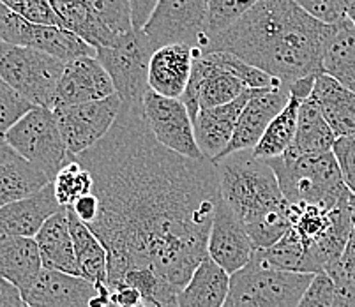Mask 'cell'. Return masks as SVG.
Masks as SVG:
<instances>
[{"label":"cell","instance_id":"836d02e7","mask_svg":"<svg viewBox=\"0 0 355 307\" xmlns=\"http://www.w3.org/2000/svg\"><path fill=\"white\" fill-rule=\"evenodd\" d=\"M211 60H214L218 66L225 67L227 71L234 73L237 78L246 83L248 89H269V87H276L279 83L274 78H270L269 74L263 71L257 69V67L250 66L248 62L241 60L239 57L232 53H225V51H212V53H205Z\"/></svg>","mask_w":355,"mask_h":307},{"label":"cell","instance_id":"5b68a950","mask_svg":"<svg viewBox=\"0 0 355 307\" xmlns=\"http://www.w3.org/2000/svg\"><path fill=\"white\" fill-rule=\"evenodd\" d=\"M60 27L99 48L117 46L133 30L128 0H50Z\"/></svg>","mask_w":355,"mask_h":307},{"label":"cell","instance_id":"ab89813d","mask_svg":"<svg viewBox=\"0 0 355 307\" xmlns=\"http://www.w3.org/2000/svg\"><path fill=\"white\" fill-rule=\"evenodd\" d=\"M334 283V297L332 307H355V281L350 279L340 268V263L325 272Z\"/></svg>","mask_w":355,"mask_h":307},{"label":"cell","instance_id":"e0dca14e","mask_svg":"<svg viewBox=\"0 0 355 307\" xmlns=\"http://www.w3.org/2000/svg\"><path fill=\"white\" fill-rule=\"evenodd\" d=\"M254 251L246 226L219 198L209 234V258L232 276L253 260Z\"/></svg>","mask_w":355,"mask_h":307},{"label":"cell","instance_id":"d6a6232c","mask_svg":"<svg viewBox=\"0 0 355 307\" xmlns=\"http://www.w3.org/2000/svg\"><path fill=\"white\" fill-rule=\"evenodd\" d=\"M257 2L258 0H209L207 43L209 40L230 28Z\"/></svg>","mask_w":355,"mask_h":307},{"label":"cell","instance_id":"8992f818","mask_svg":"<svg viewBox=\"0 0 355 307\" xmlns=\"http://www.w3.org/2000/svg\"><path fill=\"white\" fill-rule=\"evenodd\" d=\"M313 277V274L274 270L253 258L232 274L230 292L223 307H297Z\"/></svg>","mask_w":355,"mask_h":307},{"label":"cell","instance_id":"9c48e42d","mask_svg":"<svg viewBox=\"0 0 355 307\" xmlns=\"http://www.w3.org/2000/svg\"><path fill=\"white\" fill-rule=\"evenodd\" d=\"M4 140L18 156L46 173L51 182L73 157L64 143L55 113L48 108L35 106L31 109L6 132Z\"/></svg>","mask_w":355,"mask_h":307},{"label":"cell","instance_id":"7a4b0ae2","mask_svg":"<svg viewBox=\"0 0 355 307\" xmlns=\"http://www.w3.org/2000/svg\"><path fill=\"white\" fill-rule=\"evenodd\" d=\"M332 32L293 0H258L200 55L225 51L290 87L322 73V55Z\"/></svg>","mask_w":355,"mask_h":307},{"label":"cell","instance_id":"603a6c76","mask_svg":"<svg viewBox=\"0 0 355 307\" xmlns=\"http://www.w3.org/2000/svg\"><path fill=\"white\" fill-rule=\"evenodd\" d=\"M34 240L40 247L43 268L71 274V276H80L76 256H74L73 237L69 231L67 207H62L59 212H55L44 222Z\"/></svg>","mask_w":355,"mask_h":307},{"label":"cell","instance_id":"c3c4849f","mask_svg":"<svg viewBox=\"0 0 355 307\" xmlns=\"http://www.w3.org/2000/svg\"><path fill=\"white\" fill-rule=\"evenodd\" d=\"M350 2H352V0H345V4H347V6L350 4Z\"/></svg>","mask_w":355,"mask_h":307},{"label":"cell","instance_id":"83f0119b","mask_svg":"<svg viewBox=\"0 0 355 307\" xmlns=\"http://www.w3.org/2000/svg\"><path fill=\"white\" fill-rule=\"evenodd\" d=\"M336 134L329 128L327 121L322 115L320 108L315 99L309 96L299 106V119H297V132L292 148L299 156H313V154H325L331 152L336 143Z\"/></svg>","mask_w":355,"mask_h":307},{"label":"cell","instance_id":"277c9868","mask_svg":"<svg viewBox=\"0 0 355 307\" xmlns=\"http://www.w3.org/2000/svg\"><path fill=\"white\" fill-rule=\"evenodd\" d=\"M276 173L282 193L290 205H315L332 210L348 202L352 193L341 175L334 154L299 156L292 148L267 161Z\"/></svg>","mask_w":355,"mask_h":307},{"label":"cell","instance_id":"4dcf8cb0","mask_svg":"<svg viewBox=\"0 0 355 307\" xmlns=\"http://www.w3.org/2000/svg\"><path fill=\"white\" fill-rule=\"evenodd\" d=\"M254 260L266 267L283 272L308 274V258H306V245L295 229L290 228L285 237L267 249H257L253 254Z\"/></svg>","mask_w":355,"mask_h":307},{"label":"cell","instance_id":"7bdbcfd3","mask_svg":"<svg viewBox=\"0 0 355 307\" xmlns=\"http://www.w3.org/2000/svg\"><path fill=\"white\" fill-rule=\"evenodd\" d=\"M0 307H32L27 300L24 299L21 292L12 284L2 281L0 288Z\"/></svg>","mask_w":355,"mask_h":307},{"label":"cell","instance_id":"e575fe53","mask_svg":"<svg viewBox=\"0 0 355 307\" xmlns=\"http://www.w3.org/2000/svg\"><path fill=\"white\" fill-rule=\"evenodd\" d=\"M35 106L0 80V138Z\"/></svg>","mask_w":355,"mask_h":307},{"label":"cell","instance_id":"cb8c5ba5","mask_svg":"<svg viewBox=\"0 0 355 307\" xmlns=\"http://www.w3.org/2000/svg\"><path fill=\"white\" fill-rule=\"evenodd\" d=\"M311 98L315 99L322 115L336 138L355 134V92L345 89L341 83L320 73L315 80Z\"/></svg>","mask_w":355,"mask_h":307},{"label":"cell","instance_id":"4fadbf2b","mask_svg":"<svg viewBox=\"0 0 355 307\" xmlns=\"http://www.w3.org/2000/svg\"><path fill=\"white\" fill-rule=\"evenodd\" d=\"M144 117L154 138L168 150L188 159H207L196 143L195 125L180 99L164 98L148 89L144 98Z\"/></svg>","mask_w":355,"mask_h":307},{"label":"cell","instance_id":"681fc988","mask_svg":"<svg viewBox=\"0 0 355 307\" xmlns=\"http://www.w3.org/2000/svg\"><path fill=\"white\" fill-rule=\"evenodd\" d=\"M2 281H4V279H2V277H0V288H2Z\"/></svg>","mask_w":355,"mask_h":307},{"label":"cell","instance_id":"f6af8a7d","mask_svg":"<svg viewBox=\"0 0 355 307\" xmlns=\"http://www.w3.org/2000/svg\"><path fill=\"white\" fill-rule=\"evenodd\" d=\"M15 157H18V154L9 147V143L4 138H0V164L6 163V161L15 159Z\"/></svg>","mask_w":355,"mask_h":307},{"label":"cell","instance_id":"7dc6e473","mask_svg":"<svg viewBox=\"0 0 355 307\" xmlns=\"http://www.w3.org/2000/svg\"><path fill=\"white\" fill-rule=\"evenodd\" d=\"M350 216H352V225L355 226V195L350 196Z\"/></svg>","mask_w":355,"mask_h":307},{"label":"cell","instance_id":"ffe728a7","mask_svg":"<svg viewBox=\"0 0 355 307\" xmlns=\"http://www.w3.org/2000/svg\"><path fill=\"white\" fill-rule=\"evenodd\" d=\"M251 96H253V89L242 94L241 98L228 105L200 109L196 119L193 121V125H195L196 143L207 159L214 161L228 147L239 119H241L242 109L246 108Z\"/></svg>","mask_w":355,"mask_h":307},{"label":"cell","instance_id":"30bf717a","mask_svg":"<svg viewBox=\"0 0 355 307\" xmlns=\"http://www.w3.org/2000/svg\"><path fill=\"white\" fill-rule=\"evenodd\" d=\"M209 0H159L141 28L156 50L186 44L200 51L207 44Z\"/></svg>","mask_w":355,"mask_h":307},{"label":"cell","instance_id":"f35d334b","mask_svg":"<svg viewBox=\"0 0 355 307\" xmlns=\"http://www.w3.org/2000/svg\"><path fill=\"white\" fill-rule=\"evenodd\" d=\"M334 283L329 274H316L297 307H332Z\"/></svg>","mask_w":355,"mask_h":307},{"label":"cell","instance_id":"7c38bea8","mask_svg":"<svg viewBox=\"0 0 355 307\" xmlns=\"http://www.w3.org/2000/svg\"><path fill=\"white\" fill-rule=\"evenodd\" d=\"M122 101L117 94L99 101L53 109L67 150L80 156L99 143L117 122Z\"/></svg>","mask_w":355,"mask_h":307},{"label":"cell","instance_id":"44dd1931","mask_svg":"<svg viewBox=\"0 0 355 307\" xmlns=\"http://www.w3.org/2000/svg\"><path fill=\"white\" fill-rule=\"evenodd\" d=\"M60 209L53 184H48L35 195L0 209V235L34 238L44 222Z\"/></svg>","mask_w":355,"mask_h":307},{"label":"cell","instance_id":"74e56055","mask_svg":"<svg viewBox=\"0 0 355 307\" xmlns=\"http://www.w3.org/2000/svg\"><path fill=\"white\" fill-rule=\"evenodd\" d=\"M336 161L340 164L341 175L352 195H355V134L354 137L338 138L332 147Z\"/></svg>","mask_w":355,"mask_h":307},{"label":"cell","instance_id":"8d00e7d4","mask_svg":"<svg viewBox=\"0 0 355 307\" xmlns=\"http://www.w3.org/2000/svg\"><path fill=\"white\" fill-rule=\"evenodd\" d=\"M306 15L325 25H336L347 18L345 0H293Z\"/></svg>","mask_w":355,"mask_h":307},{"label":"cell","instance_id":"7402d4cb","mask_svg":"<svg viewBox=\"0 0 355 307\" xmlns=\"http://www.w3.org/2000/svg\"><path fill=\"white\" fill-rule=\"evenodd\" d=\"M43 270L40 247L34 238L0 235V277L24 295Z\"/></svg>","mask_w":355,"mask_h":307},{"label":"cell","instance_id":"bcb514c9","mask_svg":"<svg viewBox=\"0 0 355 307\" xmlns=\"http://www.w3.org/2000/svg\"><path fill=\"white\" fill-rule=\"evenodd\" d=\"M347 18L352 21V25L355 27V0H352L350 4L347 6Z\"/></svg>","mask_w":355,"mask_h":307},{"label":"cell","instance_id":"d590c367","mask_svg":"<svg viewBox=\"0 0 355 307\" xmlns=\"http://www.w3.org/2000/svg\"><path fill=\"white\" fill-rule=\"evenodd\" d=\"M0 4L31 24L60 27V21L51 8L50 0H0Z\"/></svg>","mask_w":355,"mask_h":307},{"label":"cell","instance_id":"1f68e13d","mask_svg":"<svg viewBox=\"0 0 355 307\" xmlns=\"http://www.w3.org/2000/svg\"><path fill=\"white\" fill-rule=\"evenodd\" d=\"M51 184L60 207H73L82 196L90 195L94 189V180L90 171L80 163L76 156L64 164Z\"/></svg>","mask_w":355,"mask_h":307},{"label":"cell","instance_id":"52a82bcc","mask_svg":"<svg viewBox=\"0 0 355 307\" xmlns=\"http://www.w3.org/2000/svg\"><path fill=\"white\" fill-rule=\"evenodd\" d=\"M66 62L43 51L0 41V80L34 106L50 109Z\"/></svg>","mask_w":355,"mask_h":307},{"label":"cell","instance_id":"8fae6325","mask_svg":"<svg viewBox=\"0 0 355 307\" xmlns=\"http://www.w3.org/2000/svg\"><path fill=\"white\" fill-rule=\"evenodd\" d=\"M0 41L43 51L62 62H73L82 57H96L94 48L73 32L53 25L31 24L2 4H0Z\"/></svg>","mask_w":355,"mask_h":307},{"label":"cell","instance_id":"d4e9b609","mask_svg":"<svg viewBox=\"0 0 355 307\" xmlns=\"http://www.w3.org/2000/svg\"><path fill=\"white\" fill-rule=\"evenodd\" d=\"M230 274L205 258L196 267L191 279L177 295L179 307H223L230 292Z\"/></svg>","mask_w":355,"mask_h":307},{"label":"cell","instance_id":"f1b7e54d","mask_svg":"<svg viewBox=\"0 0 355 307\" xmlns=\"http://www.w3.org/2000/svg\"><path fill=\"white\" fill-rule=\"evenodd\" d=\"M48 184H51L50 177L24 157L6 161L0 164V209L35 195Z\"/></svg>","mask_w":355,"mask_h":307},{"label":"cell","instance_id":"d6986e66","mask_svg":"<svg viewBox=\"0 0 355 307\" xmlns=\"http://www.w3.org/2000/svg\"><path fill=\"white\" fill-rule=\"evenodd\" d=\"M198 53L186 44H170L154 51L148 64V89L164 98H182Z\"/></svg>","mask_w":355,"mask_h":307},{"label":"cell","instance_id":"60d3db41","mask_svg":"<svg viewBox=\"0 0 355 307\" xmlns=\"http://www.w3.org/2000/svg\"><path fill=\"white\" fill-rule=\"evenodd\" d=\"M69 209L73 210L74 216H76L80 221L85 222V225L89 226L90 222L96 221V218H98L99 214V200L94 193H90V195L82 196V198L74 203L73 207H69Z\"/></svg>","mask_w":355,"mask_h":307},{"label":"cell","instance_id":"ac0fdd59","mask_svg":"<svg viewBox=\"0 0 355 307\" xmlns=\"http://www.w3.org/2000/svg\"><path fill=\"white\" fill-rule=\"evenodd\" d=\"M98 286L82 276L43 268L24 299L32 307H89Z\"/></svg>","mask_w":355,"mask_h":307},{"label":"cell","instance_id":"5bb4252c","mask_svg":"<svg viewBox=\"0 0 355 307\" xmlns=\"http://www.w3.org/2000/svg\"><path fill=\"white\" fill-rule=\"evenodd\" d=\"M248 85L234 73L218 66L207 55H196L188 89L180 98L186 105L191 121H195L200 109L228 105L248 92Z\"/></svg>","mask_w":355,"mask_h":307},{"label":"cell","instance_id":"ba28073f","mask_svg":"<svg viewBox=\"0 0 355 307\" xmlns=\"http://www.w3.org/2000/svg\"><path fill=\"white\" fill-rule=\"evenodd\" d=\"M154 51L156 48L138 28L129 32L117 46L96 50V59L114 82L122 108L144 109V98L148 90V64Z\"/></svg>","mask_w":355,"mask_h":307},{"label":"cell","instance_id":"2e32d148","mask_svg":"<svg viewBox=\"0 0 355 307\" xmlns=\"http://www.w3.org/2000/svg\"><path fill=\"white\" fill-rule=\"evenodd\" d=\"M115 94V87L110 74L96 57H82L73 62H66L50 109L67 108L83 103L99 101Z\"/></svg>","mask_w":355,"mask_h":307},{"label":"cell","instance_id":"484cf974","mask_svg":"<svg viewBox=\"0 0 355 307\" xmlns=\"http://www.w3.org/2000/svg\"><path fill=\"white\" fill-rule=\"evenodd\" d=\"M322 73L355 92V27L348 18L332 25L322 55Z\"/></svg>","mask_w":355,"mask_h":307},{"label":"cell","instance_id":"f546056e","mask_svg":"<svg viewBox=\"0 0 355 307\" xmlns=\"http://www.w3.org/2000/svg\"><path fill=\"white\" fill-rule=\"evenodd\" d=\"M301 99H297L295 96H290L288 105L270 122L261 140L251 150L257 159H274V157L283 156L292 147L293 140H295L297 119H299V106H301Z\"/></svg>","mask_w":355,"mask_h":307},{"label":"cell","instance_id":"ee69618b","mask_svg":"<svg viewBox=\"0 0 355 307\" xmlns=\"http://www.w3.org/2000/svg\"><path fill=\"white\" fill-rule=\"evenodd\" d=\"M340 268L350 279L355 281V226L352 228L350 238L345 247V253L340 260Z\"/></svg>","mask_w":355,"mask_h":307},{"label":"cell","instance_id":"b9f144b4","mask_svg":"<svg viewBox=\"0 0 355 307\" xmlns=\"http://www.w3.org/2000/svg\"><path fill=\"white\" fill-rule=\"evenodd\" d=\"M129 8H131V18H133V27L141 30L145 24L148 21L153 15L154 8L159 0H128Z\"/></svg>","mask_w":355,"mask_h":307},{"label":"cell","instance_id":"6da1fadb","mask_svg":"<svg viewBox=\"0 0 355 307\" xmlns=\"http://www.w3.org/2000/svg\"><path fill=\"white\" fill-rule=\"evenodd\" d=\"M76 157L90 171L99 200L89 228L108 253L105 284L145 268L180 292L209 256L219 202L214 163L168 150L154 138L144 109L128 108L96 147Z\"/></svg>","mask_w":355,"mask_h":307},{"label":"cell","instance_id":"3957f363","mask_svg":"<svg viewBox=\"0 0 355 307\" xmlns=\"http://www.w3.org/2000/svg\"><path fill=\"white\" fill-rule=\"evenodd\" d=\"M214 166L219 198L244 226L261 221L288 203L272 168L267 161L257 159L251 150L214 161Z\"/></svg>","mask_w":355,"mask_h":307},{"label":"cell","instance_id":"4316f807","mask_svg":"<svg viewBox=\"0 0 355 307\" xmlns=\"http://www.w3.org/2000/svg\"><path fill=\"white\" fill-rule=\"evenodd\" d=\"M67 219H69V231L73 237L74 256H76L80 276L96 286H101L108 277V253L105 245L85 222L74 216L69 207H67Z\"/></svg>","mask_w":355,"mask_h":307},{"label":"cell","instance_id":"9a60e30c","mask_svg":"<svg viewBox=\"0 0 355 307\" xmlns=\"http://www.w3.org/2000/svg\"><path fill=\"white\" fill-rule=\"evenodd\" d=\"M290 89L286 85L269 87V89H253V96L242 109L234 137L225 150L214 161L237 154V152L253 150L267 131L270 122L282 113L290 101ZM212 161V163H214Z\"/></svg>","mask_w":355,"mask_h":307}]
</instances>
